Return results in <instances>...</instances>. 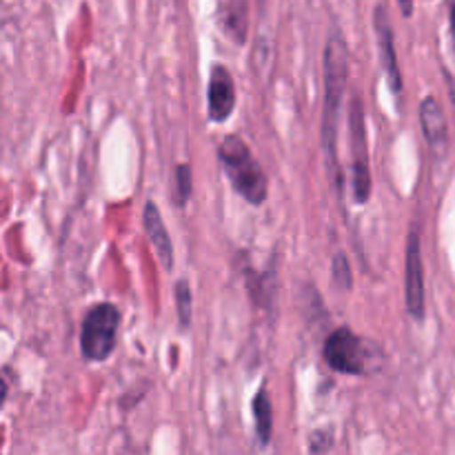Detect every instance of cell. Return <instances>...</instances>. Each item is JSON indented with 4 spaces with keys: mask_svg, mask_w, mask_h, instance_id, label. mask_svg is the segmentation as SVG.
<instances>
[{
    "mask_svg": "<svg viewBox=\"0 0 455 455\" xmlns=\"http://www.w3.org/2000/svg\"><path fill=\"white\" fill-rule=\"evenodd\" d=\"M420 127L427 142L435 154L443 156L449 145V127L444 111L434 96H427L420 105Z\"/></svg>",
    "mask_w": 455,
    "mask_h": 455,
    "instance_id": "9",
    "label": "cell"
},
{
    "mask_svg": "<svg viewBox=\"0 0 455 455\" xmlns=\"http://www.w3.org/2000/svg\"><path fill=\"white\" fill-rule=\"evenodd\" d=\"M218 156L235 194L253 207H260L269 196V180L251 149L238 136H227L218 147Z\"/></svg>",
    "mask_w": 455,
    "mask_h": 455,
    "instance_id": "2",
    "label": "cell"
},
{
    "mask_svg": "<svg viewBox=\"0 0 455 455\" xmlns=\"http://www.w3.org/2000/svg\"><path fill=\"white\" fill-rule=\"evenodd\" d=\"M404 300L407 311L416 323H422L427 314L425 265H422V243L418 229L407 235V260H404Z\"/></svg>",
    "mask_w": 455,
    "mask_h": 455,
    "instance_id": "6",
    "label": "cell"
},
{
    "mask_svg": "<svg viewBox=\"0 0 455 455\" xmlns=\"http://www.w3.org/2000/svg\"><path fill=\"white\" fill-rule=\"evenodd\" d=\"M253 422H256V435L260 444H269L271 431H274V409H271V398L267 385L260 387L251 403Z\"/></svg>",
    "mask_w": 455,
    "mask_h": 455,
    "instance_id": "11",
    "label": "cell"
},
{
    "mask_svg": "<svg viewBox=\"0 0 455 455\" xmlns=\"http://www.w3.org/2000/svg\"><path fill=\"white\" fill-rule=\"evenodd\" d=\"M349 145H351V194L355 204H367L371 198L373 180L369 169L367 129H364L363 98L355 93L349 105Z\"/></svg>",
    "mask_w": 455,
    "mask_h": 455,
    "instance_id": "4",
    "label": "cell"
},
{
    "mask_svg": "<svg viewBox=\"0 0 455 455\" xmlns=\"http://www.w3.org/2000/svg\"><path fill=\"white\" fill-rule=\"evenodd\" d=\"M324 105H323V149L327 160L329 176L338 196H342V169L338 164V118H340L342 98H345L347 78H349V47L340 29H333L324 44Z\"/></svg>",
    "mask_w": 455,
    "mask_h": 455,
    "instance_id": "1",
    "label": "cell"
},
{
    "mask_svg": "<svg viewBox=\"0 0 455 455\" xmlns=\"http://www.w3.org/2000/svg\"><path fill=\"white\" fill-rule=\"evenodd\" d=\"M369 347L371 345L364 342L349 327H340L324 342V363L333 371L345 373V376H363L369 371V360H371Z\"/></svg>",
    "mask_w": 455,
    "mask_h": 455,
    "instance_id": "5",
    "label": "cell"
},
{
    "mask_svg": "<svg viewBox=\"0 0 455 455\" xmlns=\"http://www.w3.org/2000/svg\"><path fill=\"white\" fill-rule=\"evenodd\" d=\"M331 274L333 283H336L338 287L345 289V291H351V287H354V274H351L349 260H347L345 253H336V256H333Z\"/></svg>",
    "mask_w": 455,
    "mask_h": 455,
    "instance_id": "13",
    "label": "cell"
},
{
    "mask_svg": "<svg viewBox=\"0 0 455 455\" xmlns=\"http://www.w3.org/2000/svg\"><path fill=\"white\" fill-rule=\"evenodd\" d=\"M400 9H403L404 16H411L413 13V0H398Z\"/></svg>",
    "mask_w": 455,
    "mask_h": 455,
    "instance_id": "15",
    "label": "cell"
},
{
    "mask_svg": "<svg viewBox=\"0 0 455 455\" xmlns=\"http://www.w3.org/2000/svg\"><path fill=\"white\" fill-rule=\"evenodd\" d=\"M120 327V311L111 302H100L92 307L84 315L83 329H80V351L84 360L102 363L111 355L116 347V336Z\"/></svg>",
    "mask_w": 455,
    "mask_h": 455,
    "instance_id": "3",
    "label": "cell"
},
{
    "mask_svg": "<svg viewBox=\"0 0 455 455\" xmlns=\"http://www.w3.org/2000/svg\"><path fill=\"white\" fill-rule=\"evenodd\" d=\"M142 225H145L147 238H149V243L154 244L156 256L160 258V265H163L167 271H172L173 269L172 238H169V231H167V227H164V220H163V216H160L158 207H156L151 200L145 204Z\"/></svg>",
    "mask_w": 455,
    "mask_h": 455,
    "instance_id": "10",
    "label": "cell"
},
{
    "mask_svg": "<svg viewBox=\"0 0 455 455\" xmlns=\"http://www.w3.org/2000/svg\"><path fill=\"white\" fill-rule=\"evenodd\" d=\"M191 191H194V182H191V169L189 164H178L176 167V203L180 207H185L191 198Z\"/></svg>",
    "mask_w": 455,
    "mask_h": 455,
    "instance_id": "14",
    "label": "cell"
},
{
    "mask_svg": "<svg viewBox=\"0 0 455 455\" xmlns=\"http://www.w3.org/2000/svg\"><path fill=\"white\" fill-rule=\"evenodd\" d=\"M449 20H451V36H453V47H455V3L451 4V12H449Z\"/></svg>",
    "mask_w": 455,
    "mask_h": 455,
    "instance_id": "16",
    "label": "cell"
},
{
    "mask_svg": "<svg viewBox=\"0 0 455 455\" xmlns=\"http://www.w3.org/2000/svg\"><path fill=\"white\" fill-rule=\"evenodd\" d=\"M173 296H176V311L180 327L187 329L191 323V314H194V296H191V287L187 280H178L173 287Z\"/></svg>",
    "mask_w": 455,
    "mask_h": 455,
    "instance_id": "12",
    "label": "cell"
},
{
    "mask_svg": "<svg viewBox=\"0 0 455 455\" xmlns=\"http://www.w3.org/2000/svg\"><path fill=\"white\" fill-rule=\"evenodd\" d=\"M373 29L378 36V47H380L382 65H385L387 78H389L391 92L400 93L403 92V76H400L398 56H395V40H394V27H391L389 12L385 4H378L373 12Z\"/></svg>",
    "mask_w": 455,
    "mask_h": 455,
    "instance_id": "8",
    "label": "cell"
},
{
    "mask_svg": "<svg viewBox=\"0 0 455 455\" xmlns=\"http://www.w3.org/2000/svg\"><path fill=\"white\" fill-rule=\"evenodd\" d=\"M207 107L212 123L222 124L235 109V84L225 65H213L209 74Z\"/></svg>",
    "mask_w": 455,
    "mask_h": 455,
    "instance_id": "7",
    "label": "cell"
}]
</instances>
